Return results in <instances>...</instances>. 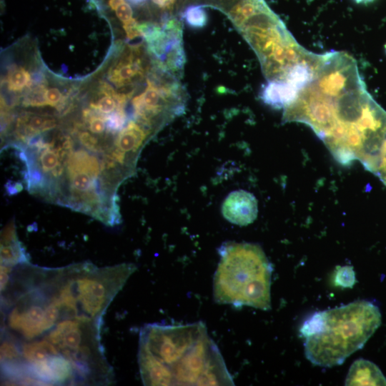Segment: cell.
<instances>
[{"label":"cell","instance_id":"cell-1","mask_svg":"<svg viewBox=\"0 0 386 386\" xmlns=\"http://www.w3.org/2000/svg\"><path fill=\"white\" fill-rule=\"evenodd\" d=\"M138 361L145 385H234L202 322L146 325L140 332Z\"/></svg>","mask_w":386,"mask_h":386},{"label":"cell","instance_id":"cell-2","mask_svg":"<svg viewBox=\"0 0 386 386\" xmlns=\"http://www.w3.org/2000/svg\"><path fill=\"white\" fill-rule=\"evenodd\" d=\"M219 254L213 283L215 302L269 310L272 267L262 247L227 242L219 247Z\"/></svg>","mask_w":386,"mask_h":386},{"label":"cell","instance_id":"cell-3","mask_svg":"<svg viewBox=\"0 0 386 386\" xmlns=\"http://www.w3.org/2000/svg\"><path fill=\"white\" fill-rule=\"evenodd\" d=\"M323 312L322 330L305 338L304 344L307 359L320 367L342 365L365 345L381 325L379 308L367 300H357Z\"/></svg>","mask_w":386,"mask_h":386},{"label":"cell","instance_id":"cell-4","mask_svg":"<svg viewBox=\"0 0 386 386\" xmlns=\"http://www.w3.org/2000/svg\"><path fill=\"white\" fill-rule=\"evenodd\" d=\"M222 213L228 222L239 226H247L257 218L258 213L257 199L246 190L233 191L224 200Z\"/></svg>","mask_w":386,"mask_h":386},{"label":"cell","instance_id":"cell-5","mask_svg":"<svg viewBox=\"0 0 386 386\" xmlns=\"http://www.w3.org/2000/svg\"><path fill=\"white\" fill-rule=\"evenodd\" d=\"M300 91L284 79L271 80L261 91V99L276 109L287 108L297 99Z\"/></svg>","mask_w":386,"mask_h":386},{"label":"cell","instance_id":"cell-6","mask_svg":"<svg viewBox=\"0 0 386 386\" xmlns=\"http://www.w3.org/2000/svg\"><path fill=\"white\" fill-rule=\"evenodd\" d=\"M345 385H386V378L375 363L360 358L350 366Z\"/></svg>","mask_w":386,"mask_h":386},{"label":"cell","instance_id":"cell-7","mask_svg":"<svg viewBox=\"0 0 386 386\" xmlns=\"http://www.w3.org/2000/svg\"><path fill=\"white\" fill-rule=\"evenodd\" d=\"M27 257L24 249L18 240L15 228L11 223L6 227L1 234V264L14 266L19 263H26Z\"/></svg>","mask_w":386,"mask_h":386},{"label":"cell","instance_id":"cell-8","mask_svg":"<svg viewBox=\"0 0 386 386\" xmlns=\"http://www.w3.org/2000/svg\"><path fill=\"white\" fill-rule=\"evenodd\" d=\"M141 74L139 61H134L132 56L120 61L109 72V79L118 86L127 84L135 76Z\"/></svg>","mask_w":386,"mask_h":386},{"label":"cell","instance_id":"cell-9","mask_svg":"<svg viewBox=\"0 0 386 386\" xmlns=\"http://www.w3.org/2000/svg\"><path fill=\"white\" fill-rule=\"evenodd\" d=\"M184 18L187 25L192 28L204 27L207 22V14L201 6H189L184 12Z\"/></svg>","mask_w":386,"mask_h":386},{"label":"cell","instance_id":"cell-10","mask_svg":"<svg viewBox=\"0 0 386 386\" xmlns=\"http://www.w3.org/2000/svg\"><path fill=\"white\" fill-rule=\"evenodd\" d=\"M31 84V77L29 73L23 67L14 69L9 74V89L18 91Z\"/></svg>","mask_w":386,"mask_h":386},{"label":"cell","instance_id":"cell-11","mask_svg":"<svg viewBox=\"0 0 386 386\" xmlns=\"http://www.w3.org/2000/svg\"><path fill=\"white\" fill-rule=\"evenodd\" d=\"M335 285L352 288L356 282L355 274L352 266L338 267L334 276Z\"/></svg>","mask_w":386,"mask_h":386},{"label":"cell","instance_id":"cell-12","mask_svg":"<svg viewBox=\"0 0 386 386\" xmlns=\"http://www.w3.org/2000/svg\"><path fill=\"white\" fill-rule=\"evenodd\" d=\"M46 91L43 86H38L32 89L25 96L23 101L24 107H44L48 106L46 99Z\"/></svg>","mask_w":386,"mask_h":386},{"label":"cell","instance_id":"cell-13","mask_svg":"<svg viewBox=\"0 0 386 386\" xmlns=\"http://www.w3.org/2000/svg\"><path fill=\"white\" fill-rule=\"evenodd\" d=\"M120 105L124 104L118 103L114 97L107 95L102 96L96 102L90 104V106L97 109L104 114L113 112Z\"/></svg>","mask_w":386,"mask_h":386},{"label":"cell","instance_id":"cell-14","mask_svg":"<svg viewBox=\"0 0 386 386\" xmlns=\"http://www.w3.org/2000/svg\"><path fill=\"white\" fill-rule=\"evenodd\" d=\"M115 11L119 19L123 23L132 19V9L125 1L115 9Z\"/></svg>","mask_w":386,"mask_h":386},{"label":"cell","instance_id":"cell-15","mask_svg":"<svg viewBox=\"0 0 386 386\" xmlns=\"http://www.w3.org/2000/svg\"><path fill=\"white\" fill-rule=\"evenodd\" d=\"M386 186V141L382 149L377 169L375 172Z\"/></svg>","mask_w":386,"mask_h":386},{"label":"cell","instance_id":"cell-16","mask_svg":"<svg viewBox=\"0 0 386 386\" xmlns=\"http://www.w3.org/2000/svg\"><path fill=\"white\" fill-rule=\"evenodd\" d=\"M61 93L57 88H51L46 91V99L48 106H57L61 101Z\"/></svg>","mask_w":386,"mask_h":386},{"label":"cell","instance_id":"cell-17","mask_svg":"<svg viewBox=\"0 0 386 386\" xmlns=\"http://www.w3.org/2000/svg\"><path fill=\"white\" fill-rule=\"evenodd\" d=\"M123 27L129 39L141 35L138 29V24L133 18L128 21L124 22Z\"/></svg>","mask_w":386,"mask_h":386},{"label":"cell","instance_id":"cell-18","mask_svg":"<svg viewBox=\"0 0 386 386\" xmlns=\"http://www.w3.org/2000/svg\"><path fill=\"white\" fill-rule=\"evenodd\" d=\"M152 1L162 9H170L172 7V4L168 0H152Z\"/></svg>","mask_w":386,"mask_h":386},{"label":"cell","instance_id":"cell-19","mask_svg":"<svg viewBox=\"0 0 386 386\" xmlns=\"http://www.w3.org/2000/svg\"><path fill=\"white\" fill-rule=\"evenodd\" d=\"M124 0H109V4L112 9L115 10Z\"/></svg>","mask_w":386,"mask_h":386},{"label":"cell","instance_id":"cell-20","mask_svg":"<svg viewBox=\"0 0 386 386\" xmlns=\"http://www.w3.org/2000/svg\"><path fill=\"white\" fill-rule=\"evenodd\" d=\"M127 1L134 5H141L146 1V0H127Z\"/></svg>","mask_w":386,"mask_h":386},{"label":"cell","instance_id":"cell-21","mask_svg":"<svg viewBox=\"0 0 386 386\" xmlns=\"http://www.w3.org/2000/svg\"><path fill=\"white\" fill-rule=\"evenodd\" d=\"M354 1L358 4H367V3L372 2L375 0H354Z\"/></svg>","mask_w":386,"mask_h":386},{"label":"cell","instance_id":"cell-22","mask_svg":"<svg viewBox=\"0 0 386 386\" xmlns=\"http://www.w3.org/2000/svg\"><path fill=\"white\" fill-rule=\"evenodd\" d=\"M168 1L170 2L172 6H173L176 0H168Z\"/></svg>","mask_w":386,"mask_h":386}]
</instances>
